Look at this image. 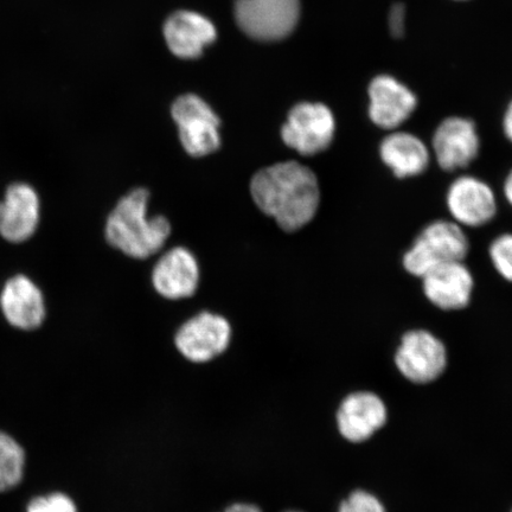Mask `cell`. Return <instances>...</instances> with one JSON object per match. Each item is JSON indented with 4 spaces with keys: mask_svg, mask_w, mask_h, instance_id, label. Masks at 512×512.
Segmentation results:
<instances>
[{
    "mask_svg": "<svg viewBox=\"0 0 512 512\" xmlns=\"http://www.w3.org/2000/svg\"><path fill=\"white\" fill-rule=\"evenodd\" d=\"M253 201L285 232H296L318 213L320 187L310 168L297 162H284L256 172L251 181Z\"/></svg>",
    "mask_w": 512,
    "mask_h": 512,
    "instance_id": "6da1fadb",
    "label": "cell"
},
{
    "mask_svg": "<svg viewBox=\"0 0 512 512\" xmlns=\"http://www.w3.org/2000/svg\"><path fill=\"white\" fill-rule=\"evenodd\" d=\"M149 200V190L134 189L121 198L107 219L108 243L133 259L143 260L157 254L171 234L166 217L147 216Z\"/></svg>",
    "mask_w": 512,
    "mask_h": 512,
    "instance_id": "7a4b0ae2",
    "label": "cell"
},
{
    "mask_svg": "<svg viewBox=\"0 0 512 512\" xmlns=\"http://www.w3.org/2000/svg\"><path fill=\"white\" fill-rule=\"evenodd\" d=\"M469 251L470 242L463 227L453 221L438 220L416 236L403 255L402 264L409 274L422 278L434 268L464 261Z\"/></svg>",
    "mask_w": 512,
    "mask_h": 512,
    "instance_id": "3957f363",
    "label": "cell"
},
{
    "mask_svg": "<svg viewBox=\"0 0 512 512\" xmlns=\"http://www.w3.org/2000/svg\"><path fill=\"white\" fill-rule=\"evenodd\" d=\"M299 0H236L235 18L240 29L254 40H283L296 28Z\"/></svg>",
    "mask_w": 512,
    "mask_h": 512,
    "instance_id": "277c9868",
    "label": "cell"
},
{
    "mask_svg": "<svg viewBox=\"0 0 512 512\" xmlns=\"http://www.w3.org/2000/svg\"><path fill=\"white\" fill-rule=\"evenodd\" d=\"M171 112L178 126L179 139L188 155L201 158L219 150L220 119L200 96H179Z\"/></svg>",
    "mask_w": 512,
    "mask_h": 512,
    "instance_id": "5b68a950",
    "label": "cell"
},
{
    "mask_svg": "<svg viewBox=\"0 0 512 512\" xmlns=\"http://www.w3.org/2000/svg\"><path fill=\"white\" fill-rule=\"evenodd\" d=\"M447 349L427 330H411L401 338L394 362L401 375L415 384L438 380L447 368Z\"/></svg>",
    "mask_w": 512,
    "mask_h": 512,
    "instance_id": "8992f818",
    "label": "cell"
},
{
    "mask_svg": "<svg viewBox=\"0 0 512 512\" xmlns=\"http://www.w3.org/2000/svg\"><path fill=\"white\" fill-rule=\"evenodd\" d=\"M334 114L323 104L303 102L292 108L283 128L284 143L302 156H315L331 145L335 136Z\"/></svg>",
    "mask_w": 512,
    "mask_h": 512,
    "instance_id": "52a82bcc",
    "label": "cell"
},
{
    "mask_svg": "<svg viewBox=\"0 0 512 512\" xmlns=\"http://www.w3.org/2000/svg\"><path fill=\"white\" fill-rule=\"evenodd\" d=\"M232 337L228 320L210 312H202L178 330L176 347L187 360L204 363L226 351Z\"/></svg>",
    "mask_w": 512,
    "mask_h": 512,
    "instance_id": "ba28073f",
    "label": "cell"
},
{
    "mask_svg": "<svg viewBox=\"0 0 512 512\" xmlns=\"http://www.w3.org/2000/svg\"><path fill=\"white\" fill-rule=\"evenodd\" d=\"M452 221L460 227L479 228L495 219L498 206L494 190L473 176H462L448 188L446 195Z\"/></svg>",
    "mask_w": 512,
    "mask_h": 512,
    "instance_id": "9c48e42d",
    "label": "cell"
},
{
    "mask_svg": "<svg viewBox=\"0 0 512 512\" xmlns=\"http://www.w3.org/2000/svg\"><path fill=\"white\" fill-rule=\"evenodd\" d=\"M336 420L338 431L345 440L364 443L387 424V407L375 393H351L339 406Z\"/></svg>",
    "mask_w": 512,
    "mask_h": 512,
    "instance_id": "30bf717a",
    "label": "cell"
},
{
    "mask_svg": "<svg viewBox=\"0 0 512 512\" xmlns=\"http://www.w3.org/2000/svg\"><path fill=\"white\" fill-rule=\"evenodd\" d=\"M421 280L428 302L440 310H463L471 302L475 279L464 261L434 268Z\"/></svg>",
    "mask_w": 512,
    "mask_h": 512,
    "instance_id": "8fae6325",
    "label": "cell"
},
{
    "mask_svg": "<svg viewBox=\"0 0 512 512\" xmlns=\"http://www.w3.org/2000/svg\"><path fill=\"white\" fill-rule=\"evenodd\" d=\"M433 150L441 169L467 168L479 153L476 125L464 118L446 119L434 133Z\"/></svg>",
    "mask_w": 512,
    "mask_h": 512,
    "instance_id": "7c38bea8",
    "label": "cell"
},
{
    "mask_svg": "<svg viewBox=\"0 0 512 512\" xmlns=\"http://www.w3.org/2000/svg\"><path fill=\"white\" fill-rule=\"evenodd\" d=\"M152 283L160 296L166 299L194 296L200 284V267L194 254L184 247L165 253L153 268Z\"/></svg>",
    "mask_w": 512,
    "mask_h": 512,
    "instance_id": "4fadbf2b",
    "label": "cell"
},
{
    "mask_svg": "<svg viewBox=\"0 0 512 512\" xmlns=\"http://www.w3.org/2000/svg\"><path fill=\"white\" fill-rule=\"evenodd\" d=\"M40 221V200L28 184L11 185L0 201V235L19 243L31 238Z\"/></svg>",
    "mask_w": 512,
    "mask_h": 512,
    "instance_id": "5bb4252c",
    "label": "cell"
},
{
    "mask_svg": "<svg viewBox=\"0 0 512 512\" xmlns=\"http://www.w3.org/2000/svg\"><path fill=\"white\" fill-rule=\"evenodd\" d=\"M165 41L172 54L197 59L216 40V28L208 18L192 11H177L164 24Z\"/></svg>",
    "mask_w": 512,
    "mask_h": 512,
    "instance_id": "9a60e30c",
    "label": "cell"
},
{
    "mask_svg": "<svg viewBox=\"0 0 512 512\" xmlns=\"http://www.w3.org/2000/svg\"><path fill=\"white\" fill-rule=\"evenodd\" d=\"M369 94L370 118L384 130H393L405 123L416 107L414 94L390 76L374 79Z\"/></svg>",
    "mask_w": 512,
    "mask_h": 512,
    "instance_id": "2e32d148",
    "label": "cell"
},
{
    "mask_svg": "<svg viewBox=\"0 0 512 512\" xmlns=\"http://www.w3.org/2000/svg\"><path fill=\"white\" fill-rule=\"evenodd\" d=\"M0 306L8 322L18 329H37L46 318V305L40 288L24 275H16L5 284Z\"/></svg>",
    "mask_w": 512,
    "mask_h": 512,
    "instance_id": "e0dca14e",
    "label": "cell"
},
{
    "mask_svg": "<svg viewBox=\"0 0 512 512\" xmlns=\"http://www.w3.org/2000/svg\"><path fill=\"white\" fill-rule=\"evenodd\" d=\"M380 155L395 177L411 178L424 174L430 165V152L414 134L395 132L384 138Z\"/></svg>",
    "mask_w": 512,
    "mask_h": 512,
    "instance_id": "ac0fdd59",
    "label": "cell"
},
{
    "mask_svg": "<svg viewBox=\"0 0 512 512\" xmlns=\"http://www.w3.org/2000/svg\"><path fill=\"white\" fill-rule=\"evenodd\" d=\"M27 451L14 435L0 430V494H8L23 483Z\"/></svg>",
    "mask_w": 512,
    "mask_h": 512,
    "instance_id": "d6986e66",
    "label": "cell"
},
{
    "mask_svg": "<svg viewBox=\"0 0 512 512\" xmlns=\"http://www.w3.org/2000/svg\"><path fill=\"white\" fill-rule=\"evenodd\" d=\"M24 512H80L72 495L61 490L32 496L25 504Z\"/></svg>",
    "mask_w": 512,
    "mask_h": 512,
    "instance_id": "ffe728a7",
    "label": "cell"
},
{
    "mask_svg": "<svg viewBox=\"0 0 512 512\" xmlns=\"http://www.w3.org/2000/svg\"><path fill=\"white\" fill-rule=\"evenodd\" d=\"M489 255L498 274L512 283V234L499 235L492 241Z\"/></svg>",
    "mask_w": 512,
    "mask_h": 512,
    "instance_id": "44dd1931",
    "label": "cell"
},
{
    "mask_svg": "<svg viewBox=\"0 0 512 512\" xmlns=\"http://www.w3.org/2000/svg\"><path fill=\"white\" fill-rule=\"evenodd\" d=\"M338 512H386V508L375 495L360 489L339 504Z\"/></svg>",
    "mask_w": 512,
    "mask_h": 512,
    "instance_id": "7402d4cb",
    "label": "cell"
},
{
    "mask_svg": "<svg viewBox=\"0 0 512 512\" xmlns=\"http://www.w3.org/2000/svg\"><path fill=\"white\" fill-rule=\"evenodd\" d=\"M405 6L398 3L390 9L389 15V28L392 35L396 38H400L405 32Z\"/></svg>",
    "mask_w": 512,
    "mask_h": 512,
    "instance_id": "603a6c76",
    "label": "cell"
},
{
    "mask_svg": "<svg viewBox=\"0 0 512 512\" xmlns=\"http://www.w3.org/2000/svg\"><path fill=\"white\" fill-rule=\"evenodd\" d=\"M224 512H261L258 507L253 504L238 503L232 505Z\"/></svg>",
    "mask_w": 512,
    "mask_h": 512,
    "instance_id": "cb8c5ba5",
    "label": "cell"
},
{
    "mask_svg": "<svg viewBox=\"0 0 512 512\" xmlns=\"http://www.w3.org/2000/svg\"><path fill=\"white\" fill-rule=\"evenodd\" d=\"M504 131L507 134L510 142L512 143V104L509 106L507 114L504 119Z\"/></svg>",
    "mask_w": 512,
    "mask_h": 512,
    "instance_id": "d4e9b609",
    "label": "cell"
},
{
    "mask_svg": "<svg viewBox=\"0 0 512 512\" xmlns=\"http://www.w3.org/2000/svg\"><path fill=\"white\" fill-rule=\"evenodd\" d=\"M504 195L505 198H507V201L509 202L510 206L512 207V170L510 171V174L507 178H505L504 182Z\"/></svg>",
    "mask_w": 512,
    "mask_h": 512,
    "instance_id": "484cf974",
    "label": "cell"
},
{
    "mask_svg": "<svg viewBox=\"0 0 512 512\" xmlns=\"http://www.w3.org/2000/svg\"><path fill=\"white\" fill-rule=\"evenodd\" d=\"M287 512H299V511H287Z\"/></svg>",
    "mask_w": 512,
    "mask_h": 512,
    "instance_id": "4316f807",
    "label": "cell"
},
{
    "mask_svg": "<svg viewBox=\"0 0 512 512\" xmlns=\"http://www.w3.org/2000/svg\"><path fill=\"white\" fill-rule=\"evenodd\" d=\"M512 512V511H511Z\"/></svg>",
    "mask_w": 512,
    "mask_h": 512,
    "instance_id": "83f0119b",
    "label": "cell"
}]
</instances>
